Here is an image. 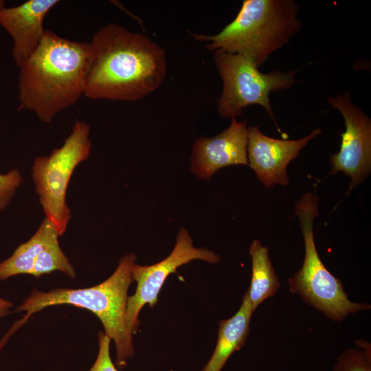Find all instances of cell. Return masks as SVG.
<instances>
[{
	"label": "cell",
	"mask_w": 371,
	"mask_h": 371,
	"mask_svg": "<svg viewBox=\"0 0 371 371\" xmlns=\"http://www.w3.org/2000/svg\"><path fill=\"white\" fill-rule=\"evenodd\" d=\"M89 43L86 98L135 102L164 82L165 50L147 36L111 23L99 29Z\"/></svg>",
	"instance_id": "1"
},
{
	"label": "cell",
	"mask_w": 371,
	"mask_h": 371,
	"mask_svg": "<svg viewBox=\"0 0 371 371\" xmlns=\"http://www.w3.org/2000/svg\"><path fill=\"white\" fill-rule=\"evenodd\" d=\"M89 43L63 38L47 30L36 51L19 67V110L49 124L84 95Z\"/></svg>",
	"instance_id": "2"
},
{
	"label": "cell",
	"mask_w": 371,
	"mask_h": 371,
	"mask_svg": "<svg viewBox=\"0 0 371 371\" xmlns=\"http://www.w3.org/2000/svg\"><path fill=\"white\" fill-rule=\"evenodd\" d=\"M134 253L120 258L113 273L100 284L85 289H56L48 292L34 290L15 312L26 315L17 328L28 317L46 307L71 304L93 313L101 321L105 334L116 346V366L123 368L134 355L132 333L126 321L128 289L133 281L132 269L136 260Z\"/></svg>",
	"instance_id": "3"
},
{
	"label": "cell",
	"mask_w": 371,
	"mask_h": 371,
	"mask_svg": "<svg viewBox=\"0 0 371 371\" xmlns=\"http://www.w3.org/2000/svg\"><path fill=\"white\" fill-rule=\"evenodd\" d=\"M293 0H244L235 19L215 35L192 33L206 49L247 56L261 66L302 27Z\"/></svg>",
	"instance_id": "4"
},
{
	"label": "cell",
	"mask_w": 371,
	"mask_h": 371,
	"mask_svg": "<svg viewBox=\"0 0 371 371\" xmlns=\"http://www.w3.org/2000/svg\"><path fill=\"white\" fill-rule=\"evenodd\" d=\"M319 199L307 192L295 204L302 232L305 256L302 268L289 279L290 291L328 318L341 322L348 315L370 308L367 303L351 302L341 281L326 268L314 240L313 222L318 216Z\"/></svg>",
	"instance_id": "5"
},
{
	"label": "cell",
	"mask_w": 371,
	"mask_h": 371,
	"mask_svg": "<svg viewBox=\"0 0 371 371\" xmlns=\"http://www.w3.org/2000/svg\"><path fill=\"white\" fill-rule=\"evenodd\" d=\"M89 134V125L78 121L60 147L47 156L35 157L33 161L31 175L39 203L45 218L60 236L65 233L71 218L66 200L71 177L91 152Z\"/></svg>",
	"instance_id": "6"
},
{
	"label": "cell",
	"mask_w": 371,
	"mask_h": 371,
	"mask_svg": "<svg viewBox=\"0 0 371 371\" xmlns=\"http://www.w3.org/2000/svg\"><path fill=\"white\" fill-rule=\"evenodd\" d=\"M214 60L223 81V91L218 100V113L224 118H236L249 105L262 106L275 122L269 95L287 89L295 82L297 70L260 71L249 56L215 52Z\"/></svg>",
	"instance_id": "7"
},
{
	"label": "cell",
	"mask_w": 371,
	"mask_h": 371,
	"mask_svg": "<svg viewBox=\"0 0 371 371\" xmlns=\"http://www.w3.org/2000/svg\"><path fill=\"white\" fill-rule=\"evenodd\" d=\"M193 260L216 264L221 258L205 248L194 247L188 230L181 228L175 246L167 258L152 265H134L132 277L137 282V287L135 293L128 297L126 313V324L132 334L137 331L140 311L146 304L153 307L157 302L158 295L168 276L176 272L180 266Z\"/></svg>",
	"instance_id": "8"
},
{
	"label": "cell",
	"mask_w": 371,
	"mask_h": 371,
	"mask_svg": "<svg viewBox=\"0 0 371 371\" xmlns=\"http://www.w3.org/2000/svg\"><path fill=\"white\" fill-rule=\"evenodd\" d=\"M328 103L343 115L346 131L340 134L341 143L337 153L330 157L329 175L339 171L350 177L347 194L362 183L371 170V120L352 102L349 91L329 96Z\"/></svg>",
	"instance_id": "9"
},
{
	"label": "cell",
	"mask_w": 371,
	"mask_h": 371,
	"mask_svg": "<svg viewBox=\"0 0 371 371\" xmlns=\"http://www.w3.org/2000/svg\"><path fill=\"white\" fill-rule=\"evenodd\" d=\"M321 133L320 128H316L302 138L289 140L269 137L258 127L249 126L247 148L249 166L266 188L276 184L286 186L289 183L288 164Z\"/></svg>",
	"instance_id": "10"
},
{
	"label": "cell",
	"mask_w": 371,
	"mask_h": 371,
	"mask_svg": "<svg viewBox=\"0 0 371 371\" xmlns=\"http://www.w3.org/2000/svg\"><path fill=\"white\" fill-rule=\"evenodd\" d=\"M248 128L245 122L232 118L230 125L219 134L201 136L193 145L191 171L201 179L209 180L219 169L232 165L249 166Z\"/></svg>",
	"instance_id": "11"
},
{
	"label": "cell",
	"mask_w": 371,
	"mask_h": 371,
	"mask_svg": "<svg viewBox=\"0 0 371 371\" xmlns=\"http://www.w3.org/2000/svg\"><path fill=\"white\" fill-rule=\"evenodd\" d=\"M57 0H28L5 7L0 1V25L12 38V55L19 67L38 48L45 33L43 21Z\"/></svg>",
	"instance_id": "12"
},
{
	"label": "cell",
	"mask_w": 371,
	"mask_h": 371,
	"mask_svg": "<svg viewBox=\"0 0 371 371\" xmlns=\"http://www.w3.org/2000/svg\"><path fill=\"white\" fill-rule=\"evenodd\" d=\"M254 311L247 291L236 314L219 322L216 348L202 371H221L230 356L240 349L249 335Z\"/></svg>",
	"instance_id": "13"
},
{
	"label": "cell",
	"mask_w": 371,
	"mask_h": 371,
	"mask_svg": "<svg viewBox=\"0 0 371 371\" xmlns=\"http://www.w3.org/2000/svg\"><path fill=\"white\" fill-rule=\"evenodd\" d=\"M56 235L58 234L55 228L45 218L34 235L20 244L9 258L0 262V280L16 275H30L38 254Z\"/></svg>",
	"instance_id": "14"
},
{
	"label": "cell",
	"mask_w": 371,
	"mask_h": 371,
	"mask_svg": "<svg viewBox=\"0 0 371 371\" xmlns=\"http://www.w3.org/2000/svg\"><path fill=\"white\" fill-rule=\"evenodd\" d=\"M249 254L252 268L247 293L255 311L263 301L274 295L280 287V282L270 260L268 249L260 240H254L252 242Z\"/></svg>",
	"instance_id": "15"
},
{
	"label": "cell",
	"mask_w": 371,
	"mask_h": 371,
	"mask_svg": "<svg viewBox=\"0 0 371 371\" xmlns=\"http://www.w3.org/2000/svg\"><path fill=\"white\" fill-rule=\"evenodd\" d=\"M58 237V235L54 236L40 252L30 275L39 278L52 271H59L73 279L76 278L75 268L62 251Z\"/></svg>",
	"instance_id": "16"
},
{
	"label": "cell",
	"mask_w": 371,
	"mask_h": 371,
	"mask_svg": "<svg viewBox=\"0 0 371 371\" xmlns=\"http://www.w3.org/2000/svg\"><path fill=\"white\" fill-rule=\"evenodd\" d=\"M359 348L348 349L338 357L333 371H371V346L366 340H356Z\"/></svg>",
	"instance_id": "17"
},
{
	"label": "cell",
	"mask_w": 371,
	"mask_h": 371,
	"mask_svg": "<svg viewBox=\"0 0 371 371\" xmlns=\"http://www.w3.org/2000/svg\"><path fill=\"white\" fill-rule=\"evenodd\" d=\"M23 181L22 175L18 169L0 173V212L10 205Z\"/></svg>",
	"instance_id": "18"
},
{
	"label": "cell",
	"mask_w": 371,
	"mask_h": 371,
	"mask_svg": "<svg viewBox=\"0 0 371 371\" xmlns=\"http://www.w3.org/2000/svg\"><path fill=\"white\" fill-rule=\"evenodd\" d=\"M99 350L97 358L88 371H118L110 356L111 339L104 333H98Z\"/></svg>",
	"instance_id": "19"
},
{
	"label": "cell",
	"mask_w": 371,
	"mask_h": 371,
	"mask_svg": "<svg viewBox=\"0 0 371 371\" xmlns=\"http://www.w3.org/2000/svg\"><path fill=\"white\" fill-rule=\"evenodd\" d=\"M12 307V304L10 301L0 298V317L8 315Z\"/></svg>",
	"instance_id": "20"
}]
</instances>
